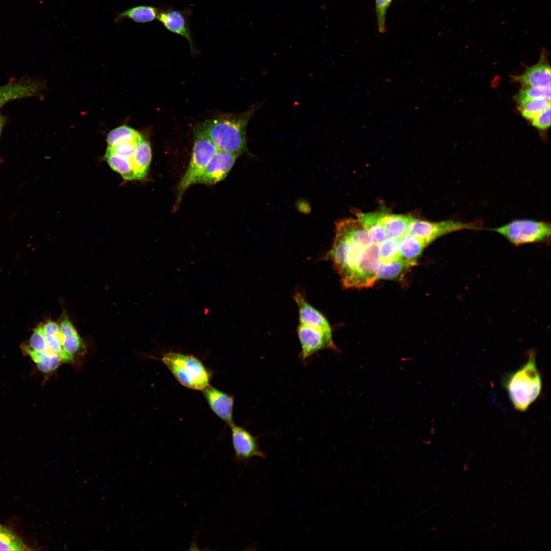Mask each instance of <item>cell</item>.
I'll list each match as a JSON object with an SVG mask.
<instances>
[{
	"mask_svg": "<svg viewBox=\"0 0 551 551\" xmlns=\"http://www.w3.org/2000/svg\"><path fill=\"white\" fill-rule=\"evenodd\" d=\"M239 156L217 150L197 177L195 184L211 185L223 180Z\"/></svg>",
	"mask_w": 551,
	"mask_h": 551,
	"instance_id": "cell-8",
	"label": "cell"
},
{
	"mask_svg": "<svg viewBox=\"0 0 551 551\" xmlns=\"http://www.w3.org/2000/svg\"><path fill=\"white\" fill-rule=\"evenodd\" d=\"M414 217L409 215L393 214L382 211L381 222L387 238L399 239L407 233Z\"/></svg>",
	"mask_w": 551,
	"mask_h": 551,
	"instance_id": "cell-17",
	"label": "cell"
},
{
	"mask_svg": "<svg viewBox=\"0 0 551 551\" xmlns=\"http://www.w3.org/2000/svg\"><path fill=\"white\" fill-rule=\"evenodd\" d=\"M516 99L518 105L535 99L550 101V86L523 87L519 91Z\"/></svg>",
	"mask_w": 551,
	"mask_h": 551,
	"instance_id": "cell-28",
	"label": "cell"
},
{
	"mask_svg": "<svg viewBox=\"0 0 551 551\" xmlns=\"http://www.w3.org/2000/svg\"><path fill=\"white\" fill-rule=\"evenodd\" d=\"M502 384L513 407L520 412L525 411L538 398L542 389L534 351L530 352L528 361L520 368L504 377Z\"/></svg>",
	"mask_w": 551,
	"mask_h": 551,
	"instance_id": "cell-2",
	"label": "cell"
},
{
	"mask_svg": "<svg viewBox=\"0 0 551 551\" xmlns=\"http://www.w3.org/2000/svg\"><path fill=\"white\" fill-rule=\"evenodd\" d=\"M398 247L400 258L413 266L425 246L413 236L406 233L398 239Z\"/></svg>",
	"mask_w": 551,
	"mask_h": 551,
	"instance_id": "cell-20",
	"label": "cell"
},
{
	"mask_svg": "<svg viewBox=\"0 0 551 551\" xmlns=\"http://www.w3.org/2000/svg\"><path fill=\"white\" fill-rule=\"evenodd\" d=\"M412 266L401 258L381 262L377 276L378 279L393 280L400 277Z\"/></svg>",
	"mask_w": 551,
	"mask_h": 551,
	"instance_id": "cell-23",
	"label": "cell"
},
{
	"mask_svg": "<svg viewBox=\"0 0 551 551\" xmlns=\"http://www.w3.org/2000/svg\"><path fill=\"white\" fill-rule=\"evenodd\" d=\"M481 229V223L478 221L465 222L448 219L431 222L414 217L408 226L407 233L419 240L426 246L437 238L454 232Z\"/></svg>",
	"mask_w": 551,
	"mask_h": 551,
	"instance_id": "cell-6",
	"label": "cell"
},
{
	"mask_svg": "<svg viewBox=\"0 0 551 551\" xmlns=\"http://www.w3.org/2000/svg\"><path fill=\"white\" fill-rule=\"evenodd\" d=\"M549 107L550 101L535 99L519 105L518 110L523 117L531 121Z\"/></svg>",
	"mask_w": 551,
	"mask_h": 551,
	"instance_id": "cell-27",
	"label": "cell"
},
{
	"mask_svg": "<svg viewBox=\"0 0 551 551\" xmlns=\"http://www.w3.org/2000/svg\"><path fill=\"white\" fill-rule=\"evenodd\" d=\"M533 126L540 130H544L550 126V107L547 108L531 120Z\"/></svg>",
	"mask_w": 551,
	"mask_h": 551,
	"instance_id": "cell-33",
	"label": "cell"
},
{
	"mask_svg": "<svg viewBox=\"0 0 551 551\" xmlns=\"http://www.w3.org/2000/svg\"><path fill=\"white\" fill-rule=\"evenodd\" d=\"M161 360L183 386L202 391L209 385L210 375L208 370L193 356L169 352L164 353Z\"/></svg>",
	"mask_w": 551,
	"mask_h": 551,
	"instance_id": "cell-3",
	"label": "cell"
},
{
	"mask_svg": "<svg viewBox=\"0 0 551 551\" xmlns=\"http://www.w3.org/2000/svg\"><path fill=\"white\" fill-rule=\"evenodd\" d=\"M105 158L110 167L119 173L126 181L136 180L135 173L129 161L113 153L107 148Z\"/></svg>",
	"mask_w": 551,
	"mask_h": 551,
	"instance_id": "cell-24",
	"label": "cell"
},
{
	"mask_svg": "<svg viewBox=\"0 0 551 551\" xmlns=\"http://www.w3.org/2000/svg\"><path fill=\"white\" fill-rule=\"evenodd\" d=\"M194 136L190 162L178 186L176 207L188 188L195 184L197 177L217 151L212 142L205 135L194 133Z\"/></svg>",
	"mask_w": 551,
	"mask_h": 551,
	"instance_id": "cell-5",
	"label": "cell"
},
{
	"mask_svg": "<svg viewBox=\"0 0 551 551\" xmlns=\"http://www.w3.org/2000/svg\"><path fill=\"white\" fill-rule=\"evenodd\" d=\"M212 411L229 427L233 424L234 397L210 384L202 390Z\"/></svg>",
	"mask_w": 551,
	"mask_h": 551,
	"instance_id": "cell-12",
	"label": "cell"
},
{
	"mask_svg": "<svg viewBox=\"0 0 551 551\" xmlns=\"http://www.w3.org/2000/svg\"><path fill=\"white\" fill-rule=\"evenodd\" d=\"M297 333L301 345L300 356L304 360L324 348L337 349L334 341L317 329L299 323Z\"/></svg>",
	"mask_w": 551,
	"mask_h": 551,
	"instance_id": "cell-10",
	"label": "cell"
},
{
	"mask_svg": "<svg viewBox=\"0 0 551 551\" xmlns=\"http://www.w3.org/2000/svg\"><path fill=\"white\" fill-rule=\"evenodd\" d=\"M160 9L150 6H137L120 13L116 20L128 18L138 23H146L158 18Z\"/></svg>",
	"mask_w": 551,
	"mask_h": 551,
	"instance_id": "cell-21",
	"label": "cell"
},
{
	"mask_svg": "<svg viewBox=\"0 0 551 551\" xmlns=\"http://www.w3.org/2000/svg\"><path fill=\"white\" fill-rule=\"evenodd\" d=\"M4 124V118L0 114V134Z\"/></svg>",
	"mask_w": 551,
	"mask_h": 551,
	"instance_id": "cell-34",
	"label": "cell"
},
{
	"mask_svg": "<svg viewBox=\"0 0 551 551\" xmlns=\"http://www.w3.org/2000/svg\"><path fill=\"white\" fill-rule=\"evenodd\" d=\"M59 332L64 351L73 357L81 349L83 342L68 318L65 317L60 322Z\"/></svg>",
	"mask_w": 551,
	"mask_h": 551,
	"instance_id": "cell-18",
	"label": "cell"
},
{
	"mask_svg": "<svg viewBox=\"0 0 551 551\" xmlns=\"http://www.w3.org/2000/svg\"><path fill=\"white\" fill-rule=\"evenodd\" d=\"M381 262H385L400 258L398 239L387 238L379 244Z\"/></svg>",
	"mask_w": 551,
	"mask_h": 551,
	"instance_id": "cell-29",
	"label": "cell"
},
{
	"mask_svg": "<svg viewBox=\"0 0 551 551\" xmlns=\"http://www.w3.org/2000/svg\"><path fill=\"white\" fill-rule=\"evenodd\" d=\"M294 299L298 308L299 323L322 332L333 341L331 326L324 315L312 306L301 292H296Z\"/></svg>",
	"mask_w": 551,
	"mask_h": 551,
	"instance_id": "cell-11",
	"label": "cell"
},
{
	"mask_svg": "<svg viewBox=\"0 0 551 551\" xmlns=\"http://www.w3.org/2000/svg\"><path fill=\"white\" fill-rule=\"evenodd\" d=\"M139 133L134 129L127 126H121L112 130L108 134L107 142L108 147H112L122 143L136 140Z\"/></svg>",
	"mask_w": 551,
	"mask_h": 551,
	"instance_id": "cell-25",
	"label": "cell"
},
{
	"mask_svg": "<svg viewBox=\"0 0 551 551\" xmlns=\"http://www.w3.org/2000/svg\"><path fill=\"white\" fill-rule=\"evenodd\" d=\"M137 138L136 140L126 143H122L112 147H108V148H109L114 154L127 159L128 161H129L131 164V158L134 152Z\"/></svg>",
	"mask_w": 551,
	"mask_h": 551,
	"instance_id": "cell-32",
	"label": "cell"
},
{
	"mask_svg": "<svg viewBox=\"0 0 551 551\" xmlns=\"http://www.w3.org/2000/svg\"><path fill=\"white\" fill-rule=\"evenodd\" d=\"M40 90V85L30 80L12 81L0 86V107L16 99L33 96Z\"/></svg>",
	"mask_w": 551,
	"mask_h": 551,
	"instance_id": "cell-15",
	"label": "cell"
},
{
	"mask_svg": "<svg viewBox=\"0 0 551 551\" xmlns=\"http://www.w3.org/2000/svg\"><path fill=\"white\" fill-rule=\"evenodd\" d=\"M489 230L500 234L516 246L549 241L551 233L549 222L530 219H514Z\"/></svg>",
	"mask_w": 551,
	"mask_h": 551,
	"instance_id": "cell-4",
	"label": "cell"
},
{
	"mask_svg": "<svg viewBox=\"0 0 551 551\" xmlns=\"http://www.w3.org/2000/svg\"><path fill=\"white\" fill-rule=\"evenodd\" d=\"M262 105V103H256L243 112L222 114L207 119L198 124L194 133L208 137L217 150L239 156L247 152V125Z\"/></svg>",
	"mask_w": 551,
	"mask_h": 551,
	"instance_id": "cell-1",
	"label": "cell"
},
{
	"mask_svg": "<svg viewBox=\"0 0 551 551\" xmlns=\"http://www.w3.org/2000/svg\"><path fill=\"white\" fill-rule=\"evenodd\" d=\"M30 549L7 528L0 524V550H27Z\"/></svg>",
	"mask_w": 551,
	"mask_h": 551,
	"instance_id": "cell-26",
	"label": "cell"
},
{
	"mask_svg": "<svg viewBox=\"0 0 551 551\" xmlns=\"http://www.w3.org/2000/svg\"><path fill=\"white\" fill-rule=\"evenodd\" d=\"M234 460L246 463L254 457L265 458V454L259 447L257 437L245 428L233 424L230 427Z\"/></svg>",
	"mask_w": 551,
	"mask_h": 551,
	"instance_id": "cell-9",
	"label": "cell"
},
{
	"mask_svg": "<svg viewBox=\"0 0 551 551\" xmlns=\"http://www.w3.org/2000/svg\"><path fill=\"white\" fill-rule=\"evenodd\" d=\"M380 264L379 244L373 242L365 249L345 288H362L372 286L378 280L377 273Z\"/></svg>",
	"mask_w": 551,
	"mask_h": 551,
	"instance_id": "cell-7",
	"label": "cell"
},
{
	"mask_svg": "<svg viewBox=\"0 0 551 551\" xmlns=\"http://www.w3.org/2000/svg\"><path fill=\"white\" fill-rule=\"evenodd\" d=\"M381 215L382 211L356 213L358 220L368 232L373 241L378 244L387 239L381 222Z\"/></svg>",
	"mask_w": 551,
	"mask_h": 551,
	"instance_id": "cell-19",
	"label": "cell"
},
{
	"mask_svg": "<svg viewBox=\"0 0 551 551\" xmlns=\"http://www.w3.org/2000/svg\"><path fill=\"white\" fill-rule=\"evenodd\" d=\"M25 345L31 350L35 352L49 351L46 345L44 336L43 324H41L36 328L30 337L29 345Z\"/></svg>",
	"mask_w": 551,
	"mask_h": 551,
	"instance_id": "cell-30",
	"label": "cell"
},
{
	"mask_svg": "<svg viewBox=\"0 0 551 551\" xmlns=\"http://www.w3.org/2000/svg\"><path fill=\"white\" fill-rule=\"evenodd\" d=\"M523 87L550 86V67L542 54L539 61L527 68L521 74L514 77Z\"/></svg>",
	"mask_w": 551,
	"mask_h": 551,
	"instance_id": "cell-14",
	"label": "cell"
},
{
	"mask_svg": "<svg viewBox=\"0 0 551 551\" xmlns=\"http://www.w3.org/2000/svg\"><path fill=\"white\" fill-rule=\"evenodd\" d=\"M152 160V150L149 141L139 134L131 160V165L136 180L145 178Z\"/></svg>",
	"mask_w": 551,
	"mask_h": 551,
	"instance_id": "cell-16",
	"label": "cell"
},
{
	"mask_svg": "<svg viewBox=\"0 0 551 551\" xmlns=\"http://www.w3.org/2000/svg\"><path fill=\"white\" fill-rule=\"evenodd\" d=\"M189 13L188 10L165 8L160 10L157 18L167 30L186 38L189 43L191 52H193L194 48L188 19Z\"/></svg>",
	"mask_w": 551,
	"mask_h": 551,
	"instance_id": "cell-13",
	"label": "cell"
},
{
	"mask_svg": "<svg viewBox=\"0 0 551 551\" xmlns=\"http://www.w3.org/2000/svg\"><path fill=\"white\" fill-rule=\"evenodd\" d=\"M23 348L37 364L39 369L43 372L48 373L55 370L62 362L57 355L51 352H35L25 345Z\"/></svg>",
	"mask_w": 551,
	"mask_h": 551,
	"instance_id": "cell-22",
	"label": "cell"
},
{
	"mask_svg": "<svg viewBox=\"0 0 551 551\" xmlns=\"http://www.w3.org/2000/svg\"><path fill=\"white\" fill-rule=\"evenodd\" d=\"M392 0H375V12L379 31H385L386 14Z\"/></svg>",
	"mask_w": 551,
	"mask_h": 551,
	"instance_id": "cell-31",
	"label": "cell"
}]
</instances>
